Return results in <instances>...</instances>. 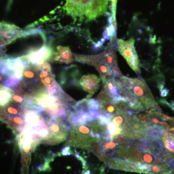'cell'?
I'll return each instance as SVG.
<instances>
[{
	"instance_id": "cell-6",
	"label": "cell",
	"mask_w": 174,
	"mask_h": 174,
	"mask_svg": "<svg viewBox=\"0 0 174 174\" xmlns=\"http://www.w3.org/2000/svg\"><path fill=\"white\" fill-rule=\"evenodd\" d=\"M53 54V50L51 47L45 45L38 49L31 50L27 55L21 58L31 65L39 67L49 60Z\"/></svg>"
},
{
	"instance_id": "cell-3",
	"label": "cell",
	"mask_w": 174,
	"mask_h": 174,
	"mask_svg": "<svg viewBox=\"0 0 174 174\" xmlns=\"http://www.w3.org/2000/svg\"><path fill=\"white\" fill-rule=\"evenodd\" d=\"M44 117L47 122L49 134L43 140V143L53 145L65 141L69 135L70 130L69 124L67 123V121L60 118Z\"/></svg>"
},
{
	"instance_id": "cell-4",
	"label": "cell",
	"mask_w": 174,
	"mask_h": 174,
	"mask_svg": "<svg viewBox=\"0 0 174 174\" xmlns=\"http://www.w3.org/2000/svg\"><path fill=\"white\" fill-rule=\"evenodd\" d=\"M135 40L133 38L128 40L122 39L117 40V47L118 51L125 59L128 65L136 74L140 73V61L135 49Z\"/></svg>"
},
{
	"instance_id": "cell-5",
	"label": "cell",
	"mask_w": 174,
	"mask_h": 174,
	"mask_svg": "<svg viewBox=\"0 0 174 174\" xmlns=\"http://www.w3.org/2000/svg\"><path fill=\"white\" fill-rule=\"evenodd\" d=\"M28 35L29 31L22 30L20 27L6 22H0V47L6 46L18 38Z\"/></svg>"
},
{
	"instance_id": "cell-7",
	"label": "cell",
	"mask_w": 174,
	"mask_h": 174,
	"mask_svg": "<svg viewBox=\"0 0 174 174\" xmlns=\"http://www.w3.org/2000/svg\"><path fill=\"white\" fill-rule=\"evenodd\" d=\"M91 0H66L64 9L66 13L73 17L85 16Z\"/></svg>"
},
{
	"instance_id": "cell-8",
	"label": "cell",
	"mask_w": 174,
	"mask_h": 174,
	"mask_svg": "<svg viewBox=\"0 0 174 174\" xmlns=\"http://www.w3.org/2000/svg\"><path fill=\"white\" fill-rule=\"evenodd\" d=\"M109 0H91L86 14L87 21H93L107 12Z\"/></svg>"
},
{
	"instance_id": "cell-13",
	"label": "cell",
	"mask_w": 174,
	"mask_h": 174,
	"mask_svg": "<svg viewBox=\"0 0 174 174\" xmlns=\"http://www.w3.org/2000/svg\"><path fill=\"white\" fill-rule=\"evenodd\" d=\"M111 2L112 18V23L115 29L117 30V21H116V9H117V0H111Z\"/></svg>"
},
{
	"instance_id": "cell-11",
	"label": "cell",
	"mask_w": 174,
	"mask_h": 174,
	"mask_svg": "<svg viewBox=\"0 0 174 174\" xmlns=\"http://www.w3.org/2000/svg\"><path fill=\"white\" fill-rule=\"evenodd\" d=\"M14 91L7 87L0 84V107H3L11 102Z\"/></svg>"
},
{
	"instance_id": "cell-14",
	"label": "cell",
	"mask_w": 174,
	"mask_h": 174,
	"mask_svg": "<svg viewBox=\"0 0 174 174\" xmlns=\"http://www.w3.org/2000/svg\"><path fill=\"white\" fill-rule=\"evenodd\" d=\"M8 79V78L3 75L0 71V84L4 85V83Z\"/></svg>"
},
{
	"instance_id": "cell-12",
	"label": "cell",
	"mask_w": 174,
	"mask_h": 174,
	"mask_svg": "<svg viewBox=\"0 0 174 174\" xmlns=\"http://www.w3.org/2000/svg\"><path fill=\"white\" fill-rule=\"evenodd\" d=\"M162 142L167 150L174 153V127L163 132Z\"/></svg>"
},
{
	"instance_id": "cell-10",
	"label": "cell",
	"mask_w": 174,
	"mask_h": 174,
	"mask_svg": "<svg viewBox=\"0 0 174 174\" xmlns=\"http://www.w3.org/2000/svg\"><path fill=\"white\" fill-rule=\"evenodd\" d=\"M54 55V61L58 63L69 64L74 61L73 54L69 47L59 45Z\"/></svg>"
},
{
	"instance_id": "cell-1",
	"label": "cell",
	"mask_w": 174,
	"mask_h": 174,
	"mask_svg": "<svg viewBox=\"0 0 174 174\" xmlns=\"http://www.w3.org/2000/svg\"><path fill=\"white\" fill-rule=\"evenodd\" d=\"M74 56L77 62L94 66L99 73L103 84L109 78L123 76L118 66L113 41L100 54L95 55L76 54Z\"/></svg>"
},
{
	"instance_id": "cell-9",
	"label": "cell",
	"mask_w": 174,
	"mask_h": 174,
	"mask_svg": "<svg viewBox=\"0 0 174 174\" xmlns=\"http://www.w3.org/2000/svg\"><path fill=\"white\" fill-rule=\"evenodd\" d=\"M100 79L98 77L92 74L82 76L79 81L81 88L89 93L87 98L91 97L96 92L100 87Z\"/></svg>"
},
{
	"instance_id": "cell-2",
	"label": "cell",
	"mask_w": 174,
	"mask_h": 174,
	"mask_svg": "<svg viewBox=\"0 0 174 174\" xmlns=\"http://www.w3.org/2000/svg\"><path fill=\"white\" fill-rule=\"evenodd\" d=\"M119 80L121 94L128 101L140 103L145 109L161 110L148 86L142 78H130L122 76L119 78Z\"/></svg>"
}]
</instances>
